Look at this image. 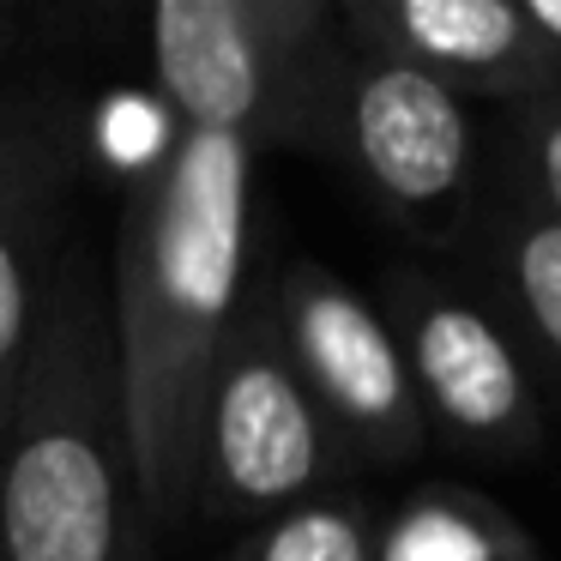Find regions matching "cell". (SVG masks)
<instances>
[{
	"mask_svg": "<svg viewBox=\"0 0 561 561\" xmlns=\"http://www.w3.org/2000/svg\"><path fill=\"white\" fill-rule=\"evenodd\" d=\"M320 151L351 163L368 199L404 230L453 236V224L471 211L483 134L459 91L435 85L416 67L363 55L339 31Z\"/></svg>",
	"mask_w": 561,
	"mask_h": 561,
	"instance_id": "obj_4",
	"label": "cell"
},
{
	"mask_svg": "<svg viewBox=\"0 0 561 561\" xmlns=\"http://www.w3.org/2000/svg\"><path fill=\"white\" fill-rule=\"evenodd\" d=\"M339 31L363 55L416 67L465 103L495 98L519 110L561 85V67L513 0H344Z\"/></svg>",
	"mask_w": 561,
	"mask_h": 561,
	"instance_id": "obj_9",
	"label": "cell"
},
{
	"mask_svg": "<svg viewBox=\"0 0 561 561\" xmlns=\"http://www.w3.org/2000/svg\"><path fill=\"white\" fill-rule=\"evenodd\" d=\"M525 25L537 31V43H543V55L561 67V0H531V7H525Z\"/></svg>",
	"mask_w": 561,
	"mask_h": 561,
	"instance_id": "obj_14",
	"label": "cell"
},
{
	"mask_svg": "<svg viewBox=\"0 0 561 561\" xmlns=\"http://www.w3.org/2000/svg\"><path fill=\"white\" fill-rule=\"evenodd\" d=\"M339 459V435L296 380L266 308H242L199 411L194 513L296 507Z\"/></svg>",
	"mask_w": 561,
	"mask_h": 561,
	"instance_id": "obj_5",
	"label": "cell"
},
{
	"mask_svg": "<svg viewBox=\"0 0 561 561\" xmlns=\"http://www.w3.org/2000/svg\"><path fill=\"white\" fill-rule=\"evenodd\" d=\"M79 182V98L61 79L0 85V435L25 387Z\"/></svg>",
	"mask_w": 561,
	"mask_h": 561,
	"instance_id": "obj_6",
	"label": "cell"
},
{
	"mask_svg": "<svg viewBox=\"0 0 561 561\" xmlns=\"http://www.w3.org/2000/svg\"><path fill=\"white\" fill-rule=\"evenodd\" d=\"M380 314L399 339L423 423L435 416L453 440L495 453V459H519V453L543 447L537 380L519 344L507 339V327L483 302L459 296L428 272H392Z\"/></svg>",
	"mask_w": 561,
	"mask_h": 561,
	"instance_id": "obj_8",
	"label": "cell"
},
{
	"mask_svg": "<svg viewBox=\"0 0 561 561\" xmlns=\"http://www.w3.org/2000/svg\"><path fill=\"white\" fill-rule=\"evenodd\" d=\"M151 73L170 122L218 127L260 151H320L339 67V7L327 0H158L146 19Z\"/></svg>",
	"mask_w": 561,
	"mask_h": 561,
	"instance_id": "obj_3",
	"label": "cell"
},
{
	"mask_svg": "<svg viewBox=\"0 0 561 561\" xmlns=\"http://www.w3.org/2000/svg\"><path fill=\"white\" fill-rule=\"evenodd\" d=\"M230 561H375V525L344 501H296L260 525Z\"/></svg>",
	"mask_w": 561,
	"mask_h": 561,
	"instance_id": "obj_12",
	"label": "cell"
},
{
	"mask_svg": "<svg viewBox=\"0 0 561 561\" xmlns=\"http://www.w3.org/2000/svg\"><path fill=\"white\" fill-rule=\"evenodd\" d=\"M127 459L110 290L61 254L25 387L0 435V561H151Z\"/></svg>",
	"mask_w": 561,
	"mask_h": 561,
	"instance_id": "obj_2",
	"label": "cell"
},
{
	"mask_svg": "<svg viewBox=\"0 0 561 561\" xmlns=\"http://www.w3.org/2000/svg\"><path fill=\"white\" fill-rule=\"evenodd\" d=\"M375 561H537L519 519L471 489H428L404 501L375 537Z\"/></svg>",
	"mask_w": 561,
	"mask_h": 561,
	"instance_id": "obj_11",
	"label": "cell"
},
{
	"mask_svg": "<svg viewBox=\"0 0 561 561\" xmlns=\"http://www.w3.org/2000/svg\"><path fill=\"white\" fill-rule=\"evenodd\" d=\"M501 175L519 182L537 206H549L561 218V85L519 103V110H507V127H501Z\"/></svg>",
	"mask_w": 561,
	"mask_h": 561,
	"instance_id": "obj_13",
	"label": "cell"
},
{
	"mask_svg": "<svg viewBox=\"0 0 561 561\" xmlns=\"http://www.w3.org/2000/svg\"><path fill=\"white\" fill-rule=\"evenodd\" d=\"M266 314L332 435L368 459H411L423 447L428 423L404 375L399 339L363 290L314 260H290L272 284Z\"/></svg>",
	"mask_w": 561,
	"mask_h": 561,
	"instance_id": "obj_7",
	"label": "cell"
},
{
	"mask_svg": "<svg viewBox=\"0 0 561 561\" xmlns=\"http://www.w3.org/2000/svg\"><path fill=\"white\" fill-rule=\"evenodd\" d=\"M483 242L519 332L561 380V218L501 175L495 199L483 211Z\"/></svg>",
	"mask_w": 561,
	"mask_h": 561,
	"instance_id": "obj_10",
	"label": "cell"
},
{
	"mask_svg": "<svg viewBox=\"0 0 561 561\" xmlns=\"http://www.w3.org/2000/svg\"><path fill=\"white\" fill-rule=\"evenodd\" d=\"M254 146L182 127L139 170L110 266V344L127 459L151 543L194 519L199 411L224 363L248 278Z\"/></svg>",
	"mask_w": 561,
	"mask_h": 561,
	"instance_id": "obj_1",
	"label": "cell"
}]
</instances>
